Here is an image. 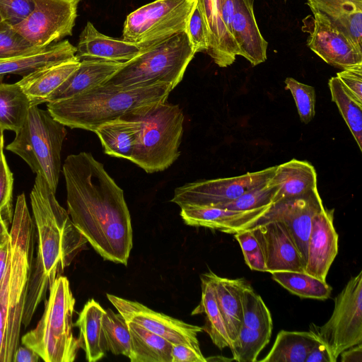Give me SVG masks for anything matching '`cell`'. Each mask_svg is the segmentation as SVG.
I'll use <instances>...</instances> for the list:
<instances>
[{"instance_id": "1", "label": "cell", "mask_w": 362, "mask_h": 362, "mask_svg": "<svg viewBox=\"0 0 362 362\" xmlns=\"http://www.w3.org/2000/svg\"><path fill=\"white\" fill-rule=\"evenodd\" d=\"M62 169L74 226L104 259L127 265L133 230L123 190L90 153L68 156Z\"/></svg>"}, {"instance_id": "2", "label": "cell", "mask_w": 362, "mask_h": 362, "mask_svg": "<svg viewBox=\"0 0 362 362\" xmlns=\"http://www.w3.org/2000/svg\"><path fill=\"white\" fill-rule=\"evenodd\" d=\"M35 232L33 257L22 325L28 326L54 281L83 250L87 240L59 204L47 181L36 175L30 195Z\"/></svg>"}, {"instance_id": "3", "label": "cell", "mask_w": 362, "mask_h": 362, "mask_svg": "<svg viewBox=\"0 0 362 362\" xmlns=\"http://www.w3.org/2000/svg\"><path fill=\"white\" fill-rule=\"evenodd\" d=\"M8 242L6 267L0 281V362H11L19 346L34 257L35 226L24 193L17 198Z\"/></svg>"}, {"instance_id": "4", "label": "cell", "mask_w": 362, "mask_h": 362, "mask_svg": "<svg viewBox=\"0 0 362 362\" xmlns=\"http://www.w3.org/2000/svg\"><path fill=\"white\" fill-rule=\"evenodd\" d=\"M173 89L169 83L126 88L103 83L74 97L48 103L47 110L65 127L94 132L103 123L167 101Z\"/></svg>"}, {"instance_id": "5", "label": "cell", "mask_w": 362, "mask_h": 362, "mask_svg": "<svg viewBox=\"0 0 362 362\" xmlns=\"http://www.w3.org/2000/svg\"><path fill=\"white\" fill-rule=\"evenodd\" d=\"M75 303L68 279L60 276L49 290L41 319L22 344L45 362H73L80 349L72 331Z\"/></svg>"}, {"instance_id": "6", "label": "cell", "mask_w": 362, "mask_h": 362, "mask_svg": "<svg viewBox=\"0 0 362 362\" xmlns=\"http://www.w3.org/2000/svg\"><path fill=\"white\" fill-rule=\"evenodd\" d=\"M127 115L139 124L131 162L148 173L169 168L180 155L185 117L180 106L165 101Z\"/></svg>"}, {"instance_id": "7", "label": "cell", "mask_w": 362, "mask_h": 362, "mask_svg": "<svg viewBox=\"0 0 362 362\" xmlns=\"http://www.w3.org/2000/svg\"><path fill=\"white\" fill-rule=\"evenodd\" d=\"M196 52L186 32L175 34L127 62L105 83L137 88L182 81Z\"/></svg>"}, {"instance_id": "8", "label": "cell", "mask_w": 362, "mask_h": 362, "mask_svg": "<svg viewBox=\"0 0 362 362\" xmlns=\"http://www.w3.org/2000/svg\"><path fill=\"white\" fill-rule=\"evenodd\" d=\"M66 135L65 126L48 110L33 105L6 149L20 156L56 192L61 170V151Z\"/></svg>"}, {"instance_id": "9", "label": "cell", "mask_w": 362, "mask_h": 362, "mask_svg": "<svg viewBox=\"0 0 362 362\" xmlns=\"http://www.w3.org/2000/svg\"><path fill=\"white\" fill-rule=\"evenodd\" d=\"M310 331L323 341L337 361L346 349L362 343V272L349 279L334 300L330 318Z\"/></svg>"}, {"instance_id": "10", "label": "cell", "mask_w": 362, "mask_h": 362, "mask_svg": "<svg viewBox=\"0 0 362 362\" xmlns=\"http://www.w3.org/2000/svg\"><path fill=\"white\" fill-rule=\"evenodd\" d=\"M196 0H156L129 13L122 39L144 42L186 32Z\"/></svg>"}, {"instance_id": "11", "label": "cell", "mask_w": 362, "mask_h": 362, "mask_svg": "<svg viewBox=\"0 0 362 362\" xmlns=\"http://www.w3.org/2000/svg\"><path fill=\"white\" fill-rule=\"evenodd\" d=\"M276 166L239 176L187 183L175 189L171 202L180 208L187 206H215L227 203L250 189L267 184Z\"/></svg>"}, {"instance_id": "12", "label": "cell", "mask_w": 362, "mask_h": 362, "mask_svg": "<svg viewBox=\"0 0 362 362\" xmlns=\"http://www.w3.org/2000/svg\"><path fill=\"white\" fill-rule=\"evenodd\" d=\"M81 0H34L30 15L13 26L27 41L45 48L71 35Z\"/></svg>"}, {"instance_id": "13", "label": "cell", "mask_w": 362, "mask_h": 362, "mask_svg": "<svg viewBox=\"0 0 362 362\" xmlns=\"http://www.w3.org/2000/svg\"><path fill=\"white\" fill-rule=\"evenodd\" d=\"M107 298L127 322H134L173 344H185L201 351L197 335L202 327L188 324L146 305L107 293Z\"/></svg>"}, {"instance_id": "14", "label": "cell", "mask_w": 362, "mask_h": 362, "mask_svg": "<svg viewBox=\"0 0 362 362\" xmlns=\"http://www.w3.org/2000/svg\"><path fill=\"white\" fill-rule=\"evenodd\" d=\"M303 22L307 45L326 63L342 70L362 63V52L326 16L313 12Z\"/></svg>"}, {"instance_id": "15", "label": "cell", "mask_w": 362, "mask_h": 362, "mask_svg": "<svg viewBox=\"0 0 362 362\" xmlns=\"http://www.w3.org/2000/svg\"><path fill=\"white\" fill-rule=\"evenodd\" d=\"M323 208L322 200L317 188L305 194L284 199L272 204L254 225L271 220L283 223L305 266L312 218Z\"/></svg>"}, {"instance_id": "16", "label": "cell", "mask_w": 362, "mask_h": 362, "mask_svg": "<svg viewBox=\"0 0 362 362\" xmlns=\"http://www.w3.org/2000/svg\"><path fill=\"white\" fill-rule=\"evenodd\" d=\"M264 255L267 272H305V263L283 223L271 220L250 228Z\"/></svg>"}, {"instance_id": "17", "label": "cell", "mask_w": 362, "mask_h": 362, "mask_svg": "<svg viewBox=\"0 0 362 362\" xmlns=\"http://www.w3.org/2000/svg\"><path fill=\"white\" fill-rule=\"evenodd\" d=\"M168 38L144 42H132L123 39L108 37L98 31L88 21L80 35L76 57L79 61L101 59L114 62H127Z\"/></svg>"}, {"instance_id": "18", "label": "cell", "mask_w": 362, "mask_h": 362, "mask_svg": "<svg viewBox=\"0 0 362 362\" xmlns=\"http://www.w3.org/2000/svg\"><path fill=\"white\" fill-rule=\"evenodd\" d=\"M334 209L325 207L312 218L305 272L326 281L338 252L339 235L334 226Z\"/></svg>"}, {"instance_id": "19", "label": "cell", "mask_w": 362, "mask_h": 362, "mask_svg": "<svg viewBox=\"0 0 362 362\" xmlns=\"http://www.w3.org/2000/svg\"><path fill=\"white\" fill-rule=\"evenodd\" d=\"M270 206L235 211L216 206H187L180 208V216L188 226L235 234L250 228Z\"/></svg>"}, {"instance_id": "20", "label": "cell", "mask_w": 362, "mask_h": 362, "mask_svg": "<svg viewBox=\"0 0 362 362\" xmlns=\"http://www.w3.org/2000/svg\"><path fill=\"white\" fill-rule=\"evenodd\" d=\"M231 33L239 54L256 66L267 59V42L262 37L254 14V0H233Z\"/></svg>"}, {"instance_id": "21", "label": "cell", "mask_w": 362, "mask_h": 362, "mask_svg": "<svg viewBox=\"0 0 362 362\" xmlns=\"http://www.w3.org/2000/svg\"><path fill=\"white\" fill-rule=\"evenodd\" d=\"M196 2L206 29L209 42L206 53L220 67L231 65L239 50L222 21V0H196Z\"/></svg>"}, {"instance_id": "22", "label": "cell", "mask_w": 362, "mask_h": 362, "mask_svg": "<svg viewBox=\"0 0 362 362\" xmlns=\"http://www.w3.org/2000/svg\"><path fill=\"white\" fill-rule=\"evenodd\" d=\"M126 62L83 59L78 67L52 92L46 103L65 100L106 82Z\"/></svg>"}, {"instance_id": "23", "label": "cell", "mask_w": 362, "mask_h": 362, "mask_svg": "<svg viewBox=\"0 0 362 362\" xmlns=\"http://www.w3.org/2000/svg\"><path fill=\"white\" fill-rule=\"evenodd\" d=\"M312 12L326 16L362 52V0H307Z\"/></svg>"}, {"instance_id": "24", "label": "cell", "mask_w": 362, "mask_h": 362, "mask_svg": "<svg viewBox=\"0 0 362 362\" xmlns=\"http://www.w3.org/2000/svg\"><path fill=\"white\" fill-rule=\"evenodd\" d=\"M80 61L74 59L40 68L18 81L30 100L31 106L46 103L54 92L78 67Z\"/></svg>"}, {"instance_id": "25", "label": "cell", "mask_w": 362, "mask_h": 362, "mask_svg": "<svg viewBox=\"0 0 362 362\" xmlns=\"http://www.w3.org/2000/svg\"><path fill=\"white\" fill-rule=\"evenodd\" d=\"M268 184L277 187L274 204L317 189V173L314 167L308 162L292 159L276 166V171Z\"/></svg>"}, {"instance_id": "26", "label": "cell", "mask_w": 362, "mask_h": 362, "mask_svg": "<svg viewBox=\"0 0 362 362\" xmlns=\"http://www.w3.org/2000/svg\"><path fill=\"white\" fill-rule=\"evenodd\" d=\"M207 274L213 285L216 302L232 343L243 325L241 295L246 281L243 278L233 279L221 277L211 271Z\"/></svg>"}, {"instance_id": "27", "label": "cell", "mask_w": 362, "mask_h": 362, "mask_svg": "<svg viewBox=\"0 0 362 362\" xmlns=\"http://www.w3.org/2000/svg\"><path fill=\"white\" fill-rule=\"evenodd\" d=\"M139 130V122L126 115L100 124L94 132L98 136L106 154L131 161Z\"/></svg>"}, {"instance_id": "28", "label": "cell", "mask_w": 362, "mask_h": 362, "mask_svg": "<svg viewBox=\"0 0 362 362\" xmlns=\"http://www.w3.org/2000/svg\"><path fill=\"white\" fill-rule=\"evenodd\" d=\"M76 47L68 40L60 41L33 53L0 60V76H25L43 66L76 57Z\"/></svg>"}, {"instance_id": "29", "label": "cell", "mask_w": 362, "mask_h": 362, "mask_svg": "<svg viewBox=\"0 0 362 362\" xmlns=\"http://www.w3.org/2000/svg\"><path fill=\"white\" fill-rule=\"evenodd\" d=\"M105 311L93 298L90 299L84 305L74 325L79 329V346L84 351L88 362L100 360L107 351L101 325Z\"/></svg>"}, {"instance_id": "30", "label": "cell", "mask_w": 362, "mask_h": 362, "mask_svg": "<svg viewBox=\"0 0 362 362\" xmlns=\"http://www.w3.org/2000/svg\"><path fill=\"white\" fill-rule=\"evenodd\" d=\"M320 339L312 331L281 330L262 362H305Z\"/></svg>"}, {"instance_id": "31", "label": "cell", "mask_w": 362, "mask_h": 362, "mask_svg": "<svg viewBox=\"0 0 362 362\" xmlns=\"http://www.w3.org/2000/svg\"><path fill=\"white\" fill-rule=\"evenodd\" d=\"M131 334V362H171L173 344L141 326L127 322Z\"/></svg>"}, {"instance_id": "32", "label": "cell", "mask_w": 362, "mask_h": 362, "mask_svg": "<svg viewBox=\"0 0 362 362\" xmlns=\"http://www.w3.org/2000/svg\"><path fill=\"white\" fill-rule=\"evenodd\" d=\"M201 300L192 312V315L204 314L205 324L202 328L209 334L212 342L220 349L230 348L231 341L216 302L213 285L207 273L201 276Z\"/></svg>"}, {"instance_id": "33", "label": "cell", "mask_w": 362, "mask_h": 362, "mask_svg": "<svg viewBox=\"0 0 362 362\" xmlns=\"http://www.w3.org/2000/svg\"><path fill=\"white\" fill-rule=\"evenodd\" d=\"M31 107L30 100L18 83H0V128L17 132Z\"/></svg>"}, {"instance_id": "34", "label": "cell", "mask_w": 362, "mask_h": 362, "mask_svg": "<svg viewBox=\"0 0 362 362\" xmlns=\"http://www.w3.org/2000/svg\"><path fill=\"white\" fill-rule=\"evenodd\" d=\"M271 274L274 281L300 298L324 300L330 297L332 289L326 281L305 272L282 271Z\"/></svg>"}, {"instance_id": "35", "label": "cell", "mask_w": 362, "mask_h": 362, "mask_svg": "<svg viewBox=\"0 0 362 362\" xmlns=\"http://www.w3.org/2000/svg\"><path fill=\"white\" fill-rule=\"evenodd\" d=\"M332 100L336 103L342 117L362 151V103L358 101L337 76L328 82Z\"/></svg>"}, {"instance_id": "36", "label": "cell", "mask_w": 362, "mask_h": 362, "mask_svg": "<svg viewBox=\"0 0 362 362\" xmlns=\"http://www.w3.org/2000/svg\"><path fill=\"white\" fill-rule=\"evenodd\" d=\"M243 325L272 335L273 322L271 313L262 298L246 281L241 295Z\"/></svg>"}, {"instance_id": "37", "label": "cell", "mask_w": 362, "mask_h": 362, "mask_svg": "<svg viewBox=\"0 0 362 362\" xmlns=\"http://www.w3.org/2000/svg\"><path fill=\"white\" fill-rule=\"evenodd\" d=\"M102 330L107 351L127 358L131 354V334L127 320L120 313L107 309L102 317Z\"/></svg>"}, {"instance_id": "38", "label": "cell", "mask_w": 362, "mask_h": 362, "mask_svg": "<svg viewBox=\"0 0 362 362\" xmlns=\"http://www.w3.org/2000/svg\"><path fill=\"white\" fill-rule=\"evenodd\" d=\"M271 337L259 331L241 326L236 339L231 343L230 349L233 361L255 362L262 349L269 342Z\"/></svg>"}, {"instance_id": "39", "label": "cell", "mask_w": 362, "mask_h": 362, "mask_svg": "<svg viewBox=\"0 0 362 362\" xmlns=\"http://www.w3.org/2000/svg\"><path fill=\"white\" fill-rule=\"evenodd\" d=\"M276 190V186L267 183L245 192L233 201L215 206L235 211L270 206L273 204Z\"/></svg>"}, {"instance_id": "40", "label": "cell", "mask_w": 362, "mask_h": 362, "mask_svg": "<svg viewBox=\"0 0 362 362\" xmlns=\"http://www.w3.org/2000/svg\"><path fill=\"white\" fill-rule=\"evenodd\" d=\"M40 49H42L30 44L13 26L4 21L0 23V60L28 54Z\"/></svg>"}, {"instance_id": "41", "label": "cell", "mask_w": 362, "mask_h": 362, "mask_svg": "<svg viewBox=\"0 0 362 362\" xmlns=\"http://www.w3.org/2000/svg\"><path fill=\"white\" fill-rule=\"evenodd\" d=\"M285 83L293 97L301 122L309 123L315 114V88L291 77L286 78Z\"/></svg>"}, {"instance_id": "42", "label": "cell", "mask_w": 362, "mask_h": 362, "mask_svg": "<svg viewBox=\"0 0 362 362\" xmlns=\"http://www.w3.org/2000/svg\"><path fill=\"white\" fill-rule=\"evenodd\" d=\"M240 245L244 259L251 270L267 272L262 247L252 230L247 228L234 234Z\"/></svg>"}, {"instance_id": "43", "label": "cell", "mask_w": 362, "mask_h": 362, "mask_svg": "<svg viewBox=\"0 0 362 362\" xmlns=\"http://www.w3.org/2000/svg\"><path fill=\"white\" fill-rule=\"evenodd\" d=\"M13 178L4 152L0 156V214L9 223H12V192Z\"/></svg>"}, {"instance_id": "44", "label": "cell", "mask_w": 362, "mask_h": 362, "mask_svg": "<svg viewBox=\"0 0 362 362\" xmlns=\"http://www.w3.org/2000/svg\"><path fill=\"white\" fill-rule=\"evenodd\" d=\"M34 8V0H0L2 21L14 26L25 19Z\"/></svg>"}, {"instance_id": "45", "label": "cell", "mask_w": 362, "mask_h": 362, "mask_svg": "<svg viewBox=\"0 0 362 362\" xmlns=\"http://www.w3.org/2000/svg\"><path fill=\"white\" fill-rule=\"evenodd\" d=\"M186 33L196 53L206 52L209 48L206 29L197 2L189 18Z\"/></svg>"}, {"instance_id": "46", "label": "cell", "mask_w": 362, "mask_h": 362, "mask_svg": "<svg viewBox=\"0 0 362 362\" xmlns=\"http://www.w3.org/2000/svg\"><path fill=\"white\" fill-rule=\"evenodd\" d=\"M344 86L362 103V63L343 69L337 74Z\"/></svg>"}, {"instance_id": "47", "label": "cell", "mask_w": 362, "mask_h": 362, "mask_svg": "<svg viewBox=\"0 0 362 362\" xmlns=\"http://www.w3.org/2000/svg\"><path fill=\"white\" fill-rule=\"evenodd\" d=\"M171 362H206L201 351L185 344H173Z\"/></svg>"}, {"instance_id": "48", "label": "cell", "mask_w": 362, "mask_h": 362, "mask_svg": "<svg viewBox=\"0 0 362 362\" xmlns=\"http://www.w3.org/2000/svg\"><path fill=\"white\" fill-rule=\"evenodd\" d=\"M305 362H336L327 345L320 341L308 354Z\"/></svg>"}, {"instance_id": "49", "label": "cell", "mask_w": 362, "mask_h": 362, "mask_svg": "<svg viewBox=\"0 0 362 362\" xmlns=\"http://www.w3.org/2000/svg\"><path fill=\"white\" fill-rule=\"evenodd\" d=\"M40 357L34 351L26 346H18L16 350L12 362H38Z\"/></svg>"}, {"instance_id": "50", "label": "cell", "mask_w": 362, "mask_h": 362, "mask_svg": "<svg viewBox=\"0 0 362 362\" xmlns=\"http://www.w3.org/2000/svg\"><path fill=\"white\" fill-rule=\"evenodd\" d=\"M340 355L341 362H361L362 343L346 349Z\"/></svg>"}, {"instance_id": "51", "label": "cell", "mask_w": 362, "mask_h": 362, "mask_svg": "<svg viewBox=\"0 0 362 362\" xmlns=\"http://www.w3.org/2000/svg\"><path fill=\"white\" fill-rule=\"evenodd\" d=\"M9 250V242L0 246V281L4 274Z\"/></svg>"}, {"instance_id": "52", "label": "cell", "mask_w": 362, "mask_h": 362, "mask_svg": "<svg viewBox=\"0 0 362 362\" xmlns=\"http://www.w3.org/2000/svg\"><path fill=\"white\" fill-rule=\"evenodd\" d=\"M9 223L3 218L0 214V246L6 244L9 240Z\"/></svg>"}, {"instance_id": "53", "label": "cell", "mask_w": 362, "mask_h": 362, "mask_svg": "<svg viewBox=\"0 0 362 362\" xmlns=\"http://www.w3.org/2000/svg\"><path fill=\"white\" fill-rule=\"evenodd\" d=\"M4 148V130L0 128V156Z\"/></svg>"}, {"instance_id": "54", "label": "cell", "mask_w": 362, "mask_h": 362, "mask_svg": "<svg viewBox=\"0 0 362 362\" xmlns=\"http://www.w3.org/2000/svg\"><path fill=\"white\" fill-rule=\"evenodd\" d=\"M1 22H2V19H1V16H0V23H1Z\"/></svg>"}]
</instances>
